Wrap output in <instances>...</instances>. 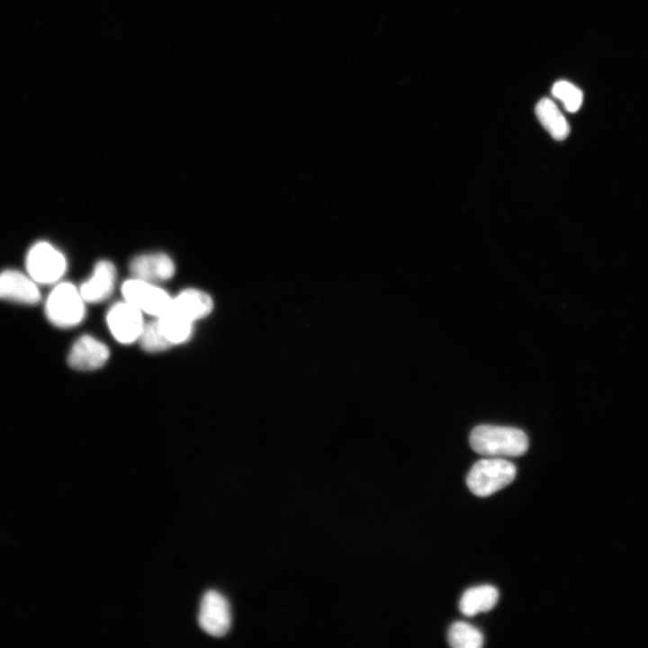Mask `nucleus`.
I'll return each instance as SVG.
<instances>
[{
    "label": "nucleus",
    "mask_w": 648,
    "mask_h": 648,
    "mask_svg": "<svg viewBox=\"0 0 648 648\" xmlns=\"http://www.w3.org/2000/svg\"><path fill=\"white\" fill-rule=\"evenodd\" d=\"M470 445L480 454L489 456H518L526 453L528 439L517 428L480 425L470 434Z\"/></svg>",
    "instance_id": "obj_1"
},
{
    "label": "nucleus",
    "mask_w": 648,
    "mask_h": 648,
    "mask_svg": "<svg viewBox=\"0 0 648 648\" xmlns=\"http://www.w3.org/2000/svg\"><path fill=\"white\" fill-rule=\"evenodd\" d=\"M85 303L79 288L70 283H59L46 300L45 314L56 327L72 328L83 321L86 315Z\"/></svg>",
    "instance_id": "obj_2"
},
{
    "label": "nucleus",
    "mask_w": 648,
    "mask_h": 648,
    "mask_svg": "<svg viewBox=\"0 0 648 648\" xmlns=\"http://www.w3.org/2000/svg\"><path fill=\"white\" fill-rule=\"evenodd\" d=\"M516 472V466L505 459H482L471 468L466 484L474 495L486 497L511 483Z\"/></svg>",
    "instance_id": "obj_3"
},
{
    "label": "nucleus",
    "mask_w": 648,
    "mask_h": 648,
    "mask_svg": "<svg viewBox=\"0 0 648 648\" xmlns=\"http://www.w3.org/2000/svg\"><path fill=\"white\" fill-rule=\"evenodd\" d=\"M121 290L123 300L155 318L165 313L172 302L173 297L155 283L135 277L126 280Z\"/></svg>",
    "instance_id": "obj_4"
},
{
    "label": "nucleus",
    "mask_w": 648,
    "mask_h": 648,
    "mask_svg": "<svg viewBox=\"0 0 648 648\" xmlns=\"http://www.w3.org/2000/svg\"><path fill=\"white\" fill-rule=\"evenodd\" d=\"M66 268L63 254L48 242H38L28 252L26 269L35 283L53 284L62 277Z\"/></svg>",
    "instance_id": "obj_5"
},
{
    "label": "nucleus",
    "mask_w": 648,
    "mask_h": 648,
    "mask_svg": "<svg viewBox=\"0 0 648 648\" xmlns=\"http://www.w3.org/2000/svg\"><path fill=\"white\" fill-rule=\"evenodd\" d=\"M106 323L114 339L123 345L139 341L146 324L143 313L125 300L110 308L106 315Z\"/></svg>",
    "instance_id": "obj_6"
},
{
    "label": "nucleus",
    "mask_w": 648,
    "mask_h": 648,
    "mask_svg": "<svg viewBox=\"0 0 648 648\" xmlns=\"http://www.w3.org/2000/svg\"><path fill=\"white\" fill-rule=\"evenodd\" d=\"M198 622L201 628L210 635H225L231 625V613L229 602L215 590L207 591L200 605Z\"/></svg>",
    "instance_id": "obj_7"
},
{
    "label": "nucleus",
    "mask_w": 648,
    "mask_h": 648,
    "mask_svg": "<svg viewBox=\"0 0 648 648\" xmlns=\"http://www.w3.org/2000/svg\"><path fill=\"white\" fill-rule=\"evenodd\" d=\"M110 356L108 346L90 335L79 337L73 344L68 356V365L78 371H93L105 364Z\"/></svg>",
    "instance_id": "obj_8"
},
{
    "label": "nucleus",
    "mask_w": 648,
    "mask_h": 648,
    "mask_svg": "<svg viewBox=\"0 0 648 648\" xmlns=\"http://www.w3.org/2000/svg\"><path fill=\"white\" fill-rule=\"evenodd\" d=\"M31 277L16 270L0 273V299L23 303L36 304L40 300V292Z\"/></svg>",
    "instance_id": "obj_9"
},
{
    "label": "nucleus",
    "mask_w": 648,
    "mask_h": 648,
    "mask_svg": "<svg viewBox=\"0 0 648 648\" xmlns=\"http://www.w3.org/2000/svg\"><path fill=\"white\" fill-rule=\"evenodd\" d=\"M130 270L135 278L151 283L169 280L176 272L172 258L165 253H148L135 256Z\"/></svg>",
    "instance_id": "obj_10"
},
{
    "label": "nucleus",
    "mask_w": 648,
    "mask_h": 648,
    "mask_svg": "<svg viewBox=\"0 0 648 648\" xmlns=\"http://www.w3.org/2000/svg\"><path fill=\"white\" fill-rule=\"evenodd\" d=\"M115 281L114 265L109 260H100L95 264L90 278L80 285L79 292L86 302H101L112 294Z\"/></svg>",
    "instance_id": "obj_11"
},
{
    "label": "nucleus",
    "mask_w": 648,
    "mask_h": 648,
    "mask_svg": "<svg viewBox=\"0 0 648 648\" xmlns=\"http://www.w3.org/2000/svg\"><path fill=\"white\" fill-rule=\"evenodd\" d=\"M212 308V299L207 292L188 288L172 298L169 309L194 323L208 316Z\"/></svg>",
    "instance_id": "obj_12"
},
{
    "label": "nucleus",
    "mask_w": 648,
    "mask_h": 648,
    "mask_svg": "<svg viewBox=\"0 0 648 648\" xmlns=\"http://www.w3.org/2000/svg\"><path fill=\"white\" fill-rule=\"evenodd\" d=\"M499 592L490 585H482L468 589L463 594L459 608L461 612L472 616L479 612H487L492 609L498 602Z\"/></svg>",
    "instance_id": "obj_13"
},
{
    "label": "nucleus",
    "mask_w": 648,
    "mask_h": 648,
    "mask_svg": "<svg viewBox=\"0 0 648 648\" xmlns=\"http://www.w3.org/2000/svg\"><path fill=\"white\" fill-rule=\"evenodd\" d=\"M536 114L554 139L562 140L568 136L570 126L554 101L549 98L541 99L536 106Z\"/></svg>",
    "instance_id": "obj_14"
},
{
    "label": "nucleus",
    "mask_w": 648,
    "mask_h": 648,
    "mask_svg": "<svg viewBox=\"0 0 648 648\" xmlns=\"http://www.w3.org/2000/svg\"><path fill=\"white\" fill-rule=\"evenodd\" d=\"M158 328L171 346L186 342L192 336L194 323L168 309L156 318Z\"/></svg>",
    "instance_id": "obj_15"
},
{
    "label": "nucleus",
    "mask_w": 648,
    "mask_h": 648,
    "mask_svg": "<svg viewBox=\"0 0 648 648\" xmlns=\"http://www.w3.org/2000/svg\"><path fill=\"white\" fill-rule=\"evenodd\" d=\"M448 643L454 648H480L483 644V636L472 625L458 621L448 630Z\"/></svg>",
    "instance_id": "obj_16"
},
{
    "label": "nucleus",
    "mask_w": 648,
    "mask_h": 648,
    "mask_svg": "<svg viewBox=\"0 0 648 648\" xmlns=\"http://www.w3.org/2000/svg\"><path fill=\"white\" fill-rule=\"evenodd\" d=\"M553 95L562 102L566 111L570 112H577L582 104L583 94L580 88L572 83L560 80L554 84L552 87Z\"/></svg>",
    "instance_id": "obj_17"
},
{
    "label": "nucleus",
    "mask_w": 648,
    "mask_h": 648,
    "mask_svg": "<svg viewBox=\"0 0 648 648\" xmlns=\"http://www.w3.org/2000/svg\"><path fill=\"white\" fill-rule=\"evenodd\" d=\"M139 341L142 349L148 353L162 352L172 346L161 333L156 320L145 324Z\"/></svg>",
    "instance_id": "obj_18"
}]
</instances>
